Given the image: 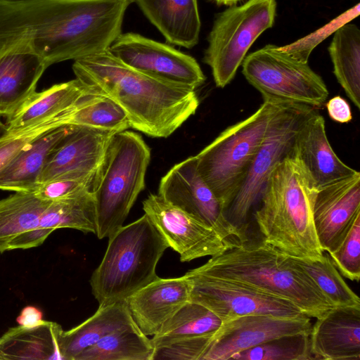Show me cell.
Masks as SVG:
<instances>
[{
    "mask_svg": "<svg viewBox=\"0 0 360 360\" xmlns=\"http://www.w3.org/2000/svg\"><path fill=\"white\" fill-rule=\"evenodd\" d=\"M328 47L333 73L347 97L360 108V30L346 23L333 33Z\"/></svg>",
    "mask_w": 360,
    "mask_h": 360,
    "instance_id": "obj_28",
    "label": "cell"
},
{
    "mask_svg": "<svg viewBox=\"0 0 360 360\" xmlns=\"http://www.w3.org/2000/svg\"><path fill=\"white\" fill-rule=\"evenodd\" d=\"M360 216V172L316 188L313 220L323 251L334 252Z\"/></svg>",
    "mask_w": 360,
    "mask_h": 360,
    "instance_id": "obj_16",
    "label": "cell"
},
{
    "mask_svg": "<svg viewBox=\"0 0 360 360\" xmlns=\"http://www.w3.org/2000/svg\"><path fill=\"white\" fill-rule=\"evenodd\" d=\"M316 188L292 152L270 173L254 217L265 243L297 258L323 255L313 220Z\"/></svg>",
    "mask_w": 360,
    "mask_h": 360,
    "instance_id": "obj_4",
    "label": "cell"
},
{
    "mask_svg": "<svg viewBox=\"0 0 360 360\" xmlns=\"http://www.w3.org/2000/svg\"><path fill=\"white\" fill-rule=\"evenodd\" d=\"M143 210L180 255L181 262L214 256L229 243L210 226L171 205L158 194H150L143 202Z\"/></svg>",
    "mask_w": 360,
    "mask_h": 360,
    "instance_id": "obj_14",
    "label": "cell"
},
{
    "mask_svg": "<svg viewBox=\"0 0 360 360\" xmlns=\"http://www.w3.org/2000/svg\"><path fill=\"white\" fill-rule=\"evenodd\" d=\"M168 248L146 214L109 237L103 259L90 279L99 306L125 301L156 279L157 264Z\"/></svg>",
    "mask_w": 360,
    "mask_h": 360,
    "instance_id": "obj_5",
    "label": "cell"
},
{
    "mask_svg": "<svg viewBox=\"0 0 360 360\" xmlns=\"http://www.w3.org/2000/svg\"><path fill=\"white\" fill-rule=\"evenodd\" d=\"M214 333L179 339L156 347L153 360H201Z\"/></svg>",
    "mask_w": 360,
    "mask_h": 360,
    "instance_id": "obj_38",
    "label": "cell"
},
{
    "mask_svg": "<svg viewBox=\"0 0 360 360\" xmlns=\"http://www.w3.org/2000/svg\"><path fill=\"white\" fill-rule=\"evenodd\" d=\"M221 324L211 310L190 300L163 324L151 340L156 347L179 339L213 333Z\"/></svg>",
    "mask_w": 360,
    "mask_h": 360,
    "instance_id": "obj_31",
    "label": "cell"
},
{
    "mask_svg": "<svg viewBox=\"0 0 360 360\" xmlns=\"http://www.w3.org/2000/svg\"><path fill=\"white\" fill-rule=\"evenodd\" d=\"M191 285L186 275L156 279L125 300L139 330L153 335L183 305L190 301Z\"/></svg>",
    "mask_w": 360,
    "mask_h": 360,
    "instance_id": "obj_18",
    "label": "cell"
},
{
    "mask_svg": "<svg viewBox=\"0 0 360 360\" xmlns=\"http://www.w3.org/2000/svg\"><path fill=\"white\" fill-rule=\"evenodd\" d=\"M8 131V129L6 124L3 123L0 120V137L6 134Z\"/></svg>",
    "mask_w": 360,
    "mask_h": 360,
    "instance_id": "obj_43",
    "label": "cell"
},
{
    "mask_svg": "<svg viewBox=\"0 0 360 360\" xmlns=\"http://www.w3.org/2000/svg\"><path fill=\"white\" fill-rule=\"evenodd\" d=\"M293 152L316 188L358 172L344 163L334 152L327 137L324 118L316 111L298 131Z\"/></svg>",
    "mask_w": 360,
    "mask_h": 360,
    "instance_id": "obj_21",
    "label": "cell"
},
{
    "mask_svg": "<svg viewBox=\"0 0 360 360\" xmlns=\"http://www.w3.org/2000/svg\"><path fill=\"white\" fill-rule=\"evenodd\" d=\"M291 258L314 281L335 307L360 306L359 296L345 281L328 254L316 259Z\"/></svg>",
    "mask_w": 360,
    "mask_h": 360,
    "instance_id": "obj_33",
    "label": "cell"
},
{
    "mask_svg": "<svg viewBox=\"0 0 360 360\" xmlns=\"http://www.w3.org/2000/svg\"><path fill=\"white\" fill-rule=\"evenodd\" d=\"M63 331L58 323L44 320L34 328H11L0 338V360L62 359Z\"/></svg>",
    "mask_w": 360,
    "mask_h": 360,
    "instance_id": "obj_26",
    "label": "cell"
},
{
    "mask_svg": "<svg viewBox=\"0 0 360 360\" xmlns=\"http://www.w3.org/2000/svg\"><path fill=\"white\" fill-rule=\"evenodd\" d=\"M234 360H311L309 334L298 333L274 338L234 354Z\"/></svg>",
    "mask_w": 360,
    "mask_h": 360,
    "instance_id": "obj_34",
    "label": "cell"
},
{
    "mask_svg": "<svg viewBox=\"0 0 360 360\" xmlns=\"http://www.w3.org/2000/svg\"><path fill=\"white\" fill-rule=\"evenodd\" d=\"M158 194L212 227L225 241L241 240L239 232L228 221L221 202L199 174L195 156L174 165L161 179Z\"/></svg>",
    "mask_w": 360,
    "mask_h": 360,
    "instance_id": "obj_13",
    "label": "cell"
},
{
    "mask_svg": "<svg viewBox=\"0 0 360 360\" xmlns=\"http://www.w3.org/2000/svg\"><path fill=\"white\" fill-rule=\"evenodd\" d=\"M340 274L351 281L360 278V216L340 247L328 254Z\"/></svg>",
    "mask_w": 360,
    "mask_h": 360,
    "instance_id": "obj_37",
    "label": "cell"
},
{
    "mask_svg": "<svg viewBox=\"0 0 360 360\" xmlns=\"http://www.w3.org/2000/svg\"><path fill=\"white\" fill-rule=\"evenodd\" d=\"M89 92L78 79L56 84L34 93L10 118L8 131L18 130L37 124L73 106Z\"/></svg>",
    "mask_w": 360,
    "mask_h": 360,
    "instance_id": "obj_27",
    "label": "cell"
},
{
    "mask_svg": "<svg viewBox=\"0 0 360 360\" xmlns=\"http://www.w3.org/2000/svg\"><path fill=\"white\" fill-rule=\"evenodd\" d=\"M125 301L100 305L88 319L63 331L59 347L62 359L74 360L106 335L128 328H137Z\"/></svg>",
    "mask_w": 360,
    "mask_h": 360,
    "instance_id": "obj_25",
    "label": "cell"
},
{
    "mask_svg": "<svg viewBox=\"0 0 360 360\" xmlns=\"http://www.w3.org/2000/svg\"><path fill=\"white\" fill-rule=\"evenodd\" d=\"M51 201L32 191H17L0 200V252L38 247L49 234L39 228Z\"/></svg>",
    "mask_w": 360,
    "mask_h": 360,
    "instance_id": "obj_20",
    "label": "cell"
},
{
    "mask_svg": "<svg viewBox=\"0 0 360 360\" xmlns=\"http://www.w3.org/2000/svg\"><path fill=\"white\" fill-rule=\"evenodd\" d=\"M130 0H0V57L32 53L47 67L108 50Z\"/></svg>",
    "mask_w": 360,
    "mask_h": 360,
    "instance_id": "obj_1",
    "label": "cell"
},
{
    "mask_svg": "<svg viewBox=\"0 0 360 360\" xmlns=\"http://www.w3.org/2000/svg\"><path fill=\"white\" fill-rule=\"evenodd\" d=\"M191 271L235 281L284 299L310 318L335 307L290 256L264 240H231L224 250Z\"/></svg>",
    "mask_w": 360,
    "mask_h": 360,
    "instance_id": "obj_3",
    "label": "cell"
},
{
    "mask_svg": "<svg viewBox=\"0 0 360 360\" xmlns=\"http://www.w3.org/2000/svg\"><path fill=\"white\" fill-rule=\"evenodd\" d=\"M42 317L43 313L39 308L34 306H27L21 310L16 321L20 326L26 328H34L44 321Z\"/></svg>",
    "mask_w": 360,
    "mask_h": 360,
    "instance_id": "obj_41",
    "label": "cell"
},
{
    "mask_svg": "<svg viewBox=\"0 0 360 360\" xmlns=\"http://www.w3.org/2000/svg\"><path fill=\"white\" fill-rule=\"evenodd\" d=\"M74 126L63 125L48 131L26 145L0 171V189L32 191L50 154L70 132Z\"/></svg>",
    "mask_w": 360,
    "mask_h": 360,
    "instance_id": "obj_24",
    "label": "cell"
},
{
    "mask_svg": "<svg viewBox=\"0 0 360 360\" xmlns=\"http://www.w3.org/2000/svg\"><path fill=\"white\" fill-rule=\"evenodd\" d=\"M276 14V0H248L217 15L203 61L217 87L233 80L252 44L274 25Z\"/></svg>",
    "mask_w": 360,
    "mask_h": 360,
    "instance_id": "obj_9",
    "label": "cell"
},
{
    "mask_svg": "<svg viewBox=\"0 0 360 360\" xmlns=\"http://www.w3.org/2000/svg\"><path fill=\"white\" fill-rule=\"evenodd\" d=\"M47 68L41 58L32 53H8L0 57V117H12L36 92Z\"/></svg>",
    "mask_w": 360,
    "mask_h": 360,
    "instance_id": "obj_23",
    "label": "cell"
},
{
    "mask_svg": "<svg viewBox=\"0 0 360 360\" xmlns=\"http://www.w3.org/2000/svg\"><path fill=\"white\" fill-rule=\"evenodd\" d=\"M147 19L172 44L191 49L199 41L198 0H134Z\"/></svg>",
    "mask_w": 360,
    "mask_h": 360,
    "instance_id": "obj_22",
    "label": "cell"
},
{
    "mask_svg": "<svg viewBox=\"0 0 360 360\" xmlns=\"http://www.w3.org/2000/svg\"><path fill=\"white\" fill-rule=\"evenodd\" d=\"M150 160V150L140 134L124 130L112 136L91 191L99 239L110 237L123 226L145 188Z\"/></svg>",
    "mask_w": 360,
    "mask_h": 360,
    "instance_id": "obj_6",
    "label": "cell"
},
{
    "mask_svg": "<svg viewBox=\"0 0 360 360\" xmlns=\"http://www.w3.org/2000/svg\"><path fill=\"white\" fill-rule=\"evenodd\" d=\"M151 339L139 328L115 331L78 354L74 360H153Z\"/></svg>",
    "mask_w": 360,
    "mask_h": 360,
    "instance_id": "obj_30",
    "label": "cell"
},
{
    "mask_svg": "<svg viewBox=\"0 0 360 360\" xmlns=\"http://www.w3.org/2000/svg\"><path fill=\"white\" fill-rule=\"evenodd\" d=\"M115 133L109 130L74 126L50 154L38 184L62 177L95 174Z\"/></svg>",
    "mask_w": 360,
    "mask_h": 360,
    "instance_id": "obj_17",
    "label": "cell"
},
{
    "mask_svg": "<svg viewBox=\"0 0 360 360\" xmlns=\"http://www.w3.org/2000/svg\"><path fill=\"white\" fill-rule=\"evenodd\" d=\"M359 14L360 4L357 3L324 26L293 43L283 46H279L280 49L301 62L307 63L315 47L325 39L333 34L341 26L357 18Z\"/></svg>",
    "mask_w": 360,
    "mask_h": 360,
    "instance_id": "obj_36",
    "label": "cell"
},
{
    "mask_svg": "<svg viewBox=\"0 0 360 360\" xmlns=\"http://www.w3.org/2000/svg\"><path fill=\"white\" fill-rule=\"evenodd\" d=\"M326 106L329 117L335 122L348 123L352 120L351 108L348 102L340 96L330 98Z\"/></svg>",
    "mask_w": 360,
    "mask_h": 360,
    "instance_id": "obj_40",
    "label": "cell"
},
{
    "mask_svg": "<svg viewBox=\"0 0 360 360\" xmlns=\"http://www.w3.org/2000/svg\"><path fill=\"white\" fill-rule=\"evenodd\" d=\"M311 318L248 315L222 323L201 360H229L236 353L288 335L310 334Z\"/></svg>",
    "mask_w": 360,
    "mask_h": 360,
    "instance_id": "obj_15",
    "label": "cell"
},
{
    "mask_svg": "<svg viewBox=\"0 0 360 360\" xmlns=\"http://www.w3.org/2000/svg\"><path fill=\"white\" fill-rule=\"evenodd\" d=\"M68 124L115 132L130 127L127 115L120 105L108 97L90 92L71 107Z\"/></svg>",
    "mask_w": 360,
    "mask_h": 360,
    "instance_id": "obj_32",
    "label": "cell"
},
{
    "mask_svg": "<svg viewBox=\"0 0 360 360\" xmlns=\"http://www.w3.org/2000/svg\"><path fill=\"white\" fill-rule=\"evenodd\" d=\"M281 103L264 101L253 114L227 127L195 155L199 174L225 212L245 180L270 121Z\"/></svg>",
    "mask_w": 360,
    "mask_h": 360,
    "instance_id": "obj_7",
    "label": "cell"
},
{
    "mask_svg": "<svg viewBox=\"0 0 360 360\" xmlns=\"http://www.w3.org/2000/svg\"><path fill=\"white\" fill-rule=\"evenodd\" d=\"M95 174L52 179L38 184L32 192L37 197L49 201L65 198L84 191H92Z\"/></svg>",
    "mask_w": 360,
    "mask_h": 360,
    "instance_id": "obj_39",
    "label": "cell"
},
{
    "mask_svg": "<svg viewBox=\"0 0 360 360\" xmlns=\"http://www.w3.org/2000/svg\"><path fill=\"white\" fill-rule=\"evenodd\" d=\"M108 50L129 68L160 80L195 89L206 79L191 56L139 34L121 33Z\"/></svg>",
    "mask_w": 360,
    "mask_h": 360,
    "instance_id": "obj_12",
    "label": "cell"
},
{
    "mask_svg": "<svg viewBox=\"0 0 360 360\" xmlns=\"http://www.w3.org/2000/svg\"><path fill=\"white\" fill-rule=\"evenodd\" d=\"M72 70L90 93L120 105L130 127L151 137L169 136L199 105L195 89L140 72L108 49L74 60Z\"/></svg>",
    "mask_w": 360,
    "mask_h": 360,
    "instance_id": "obj_2",
    "label": "cell"
},
{
    "mask_svg": "<svg viewBox=\"0 0 360 360\" xmlns=\"http://www.w3.org/2000/svg\"><path fill=\"white\" fill-rule=\"evenodd\" d=\"M39 228L49 234L60 228L96 234V210L92 191L87 190L51 201L41 217Z\"/></svg>",
    "mask_w": 360,
    "mask_h": 360,
    "instance_id": "obj_29",
    "label": "cell"
},
{
    "mask_svg": "<svg viewBox=\"0 0 360 360\" xmlns=\"http://www.w3.org/2000/svg\"><path fill=\"white\" fill-rule=\"evenodd\" d=\"M69 109V108H68ZM68 109L55 116L23 129L8 131L0 137V171L37 137L58 127L68 124Z\"/></svg>",
    "mask_w": 360,
    "mask_h": 360,
    "instance_id": "obj_35",
    "label": "cell"
},
{
    "mask_svg": "<svg viewBox=\"0 0 360 360\" xmlns=\"http://www.w3.org/2000/svg\"><path fill=\"white\" fill-rule=\"evenodd\" d=\"M315 112V108L308 105L282 103L271 118L248 174L225 212L242 241L248 238V218L259 201L270 173L280 161L293 152L298 131Z\"/></svg>",
    "mask_w": 360,
    "mask_h": 360,
    "instance_id": "obj_8",
    "label": "cell"
},
{
    "mask_svg": "<svg viewBox=\"0 0 360 360\" xmlns=\"http://www.w3.org/2000/svg\"><path fill=\"white\" fill-rule=\"evenodd\" d=\"M241 65L245 78L264 101L316 108L328 98V90L321 77L307 63L291 57L276 45L267 44L250 53Z\"/></svg>",
    "mask_w": 360,
    "mask_h": 360,
    "instance_id": "obj_10",
    "label": "cell"
},
{
    "mask_svg": "<svg viewBox=\"0 0 360 360\" xmlns=\"http://www.w3.org/2000/svg\"><path fill=\"white\" fill-rule=\"evenodd\" d=\"M316 319L309 334L314 359L360 360V306L335 307Z\"/></svg>",
    "mask_w": 360,
    "mask_h": 360,
    "instance_id": "obj_19",
    "label": "cell"
},
{
    "mask_svg": "<svg viewBox=\"0 0 360 360\" xmlns=\"http://www.w3.org/2000/svg\"><path fill=\"white\" fill-rule=\"evenodd\" d=\"M218 5L234 6L241 0H212Z\"/></svg>",
    "mask_w": 360,
    "mask_h": 360,
    "instance_id": "obj_42",
    "label": "cell"
},
{
    "mask_svg": "<svg viewBox=\"0 0 360 360\" xmlns=\"http://www.w3.org/2000/svg\"><path fill=\"white\" fill-rule=\"evenodd\" d=\"M185 275L191 285L190 300L211 310L222 323L255 314L285 319L307 316L292 302L243 283L191 271Z\"/></svg>",
    "mask_w": 360,
    "mask_h": 360,
    "instance_id": "obj_11",
    "label": "cell"
}]
</instances>
